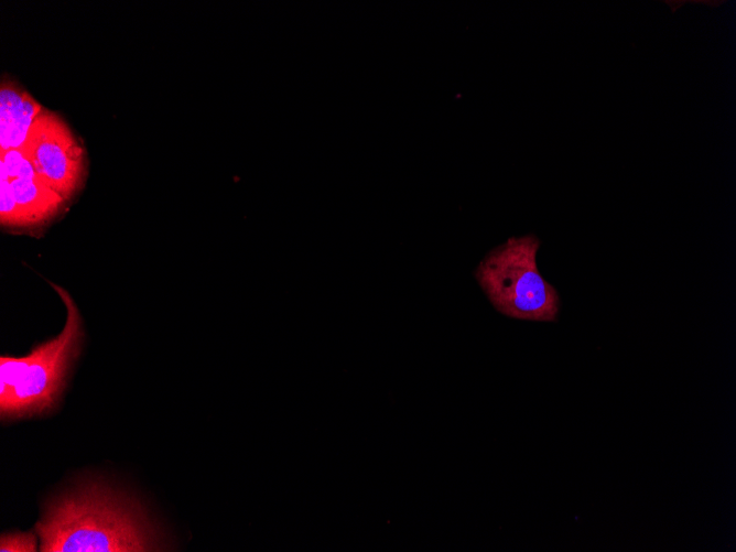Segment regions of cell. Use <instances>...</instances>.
<instances>
[{"label":"cell","mask_w":736,"mask_h":552,"mask_svg":"<svg viewBox=\"0 0 736 552\" xmlns=\"http://www.w3.org/2000/svg\"><path fill=\"white\" fill-rule=\"evenodd\" d=\"M539 247L533 234L512 237L479 262L475 277L499 313L527 321H556L560 299L538 270Z\"/></svg>","instance_id":"cell-3"},{"label":"cell","mask_w":736,"mask_h":552,"mask_svg":"<svg viewBox=\"0 0 736 552\" xmlns=\"http://www.w3.org/2000/svg\"><path fill=\"white\" fill-rule=\"evenodd\" d=\"M8 180L26 229L50 221L67 203L42 181L37 172Z\"/></svg>","instance_id":"cell-6"},{"label":"cell","mask_w":736,"mask_h":552,"mask_svg":"<svg viewBox=\"0 0 736 552\" xmlns=\"http://www.w3.org/2000/svg\"><path fill=\"white\" fill-rule=\"evenodd\" d=\"M36 532L12 531L1 534V552H34L36 551Z\"/></svg>","instance_id":"cell-8"},{"label":"cell","mask_w":736,"mask_h":552,"mask_svg":"<svg viewBox=\"0 0 736 552\" xmlns=\"http://www.w3.org/2000/svg\"><path fill=\"white\" fill-rule=\"evenodd\" d=\"M42 106L17 83L0 88V151L22 149Z\"/></svg>","instance_id":"cell-5"},{"label":"cell","mask_w":736,"mask_h":552,"mask_svg":"<svg viewBox=\"0 0 736 552\" xmlns=\"http://www.w3.org/2000/svg\"><path fill=\"white\" fill-rule=\"evenodd\" d=\"M22 149L42 181L66 202L80 191L87 175L86 154L58 115L42 108Z\"/></svg>","instance_id":"cell-4"},{"label":"cell","mask_w":736,"mask_h":552,"mask_svg":"<svg viewBox=\"0 0 736 552\" xmlns=\"http://www.w3.org/2000/svg\"><path fill=\"white\" fill-rule=\"evenodd\" d=\"M0 223L2 227L26 230L24 220L14 201L9 180L0 175Z\"/></svg>","instance_id":"cell-7"},{"label":"cell","mask_w":736,"mask_h":552,"mask_svg":"<svg viewBox=\"0 0 736 552\" xmlns=\"http://www.w3.org/2000/svg\"><path fill=\"white\" fill-rule=\"evenodd\" d=\"M42 552H141L158 549L142 505L97 481L50 500L35 524Z\"/></svg>","instance_id":"cell-1"},{"label":"cell","mask_w":736,"mask_h":552,"mask_svg":"<svg viewBox=\"0 0 736 552\" xmlns=\"http://www.w3.org/2000/svg\"><path fill=\"white\" fill-rule=\"evenodd\" d=\"M66 307L62 332L23 357H0V416L11 420L53 410L64 391L67 375L82 348L83 320L75 301L51 283Z\"/></svg>","instance_id":"cell-2"}]
</instances>
